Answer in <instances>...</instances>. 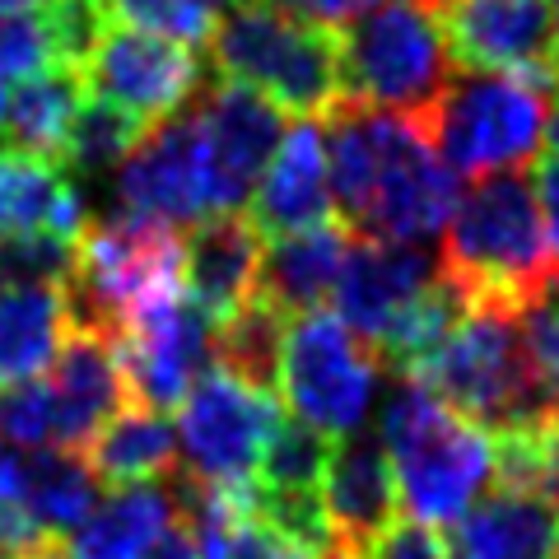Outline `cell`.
I'll return each instance as SVG.
<instances>
[{
  "mask_svg": "<svg viewBox=\"0 0 559 559\" xmlns=\"http://www.w3.org/2000/svg\"><path fill=\"white\" fill-rule=\"evenodd\" d=\"M326 173L341 224L355 238L411 242L448 229L457 210V178L439 164L411 117L341 98L326 117Z\"/></svg>",
  "mask_w": 559,
  "mask_h": 559,
  "instance_id": "obj_1",
  "label": "cell"
},
{
  "mask_svg": "<svg viewBox=\"0 0 559 559\" xmlns=\"http://www.w3.org/2000/svg\"><path fill=\"white\" fill-rule=\"evenodd\" d=\"M439 275L462 294L466 308L522 312L550 294L559 285V257L550 248L536 182L522 173L471 182L443 229Z\"/></svg>",
  "mask_w": 559,
  "mask_h": 559,
  "instance_id": "obj_2",
  "label": "cell"
},
{
  "mask_svg": "<svg viewBox=\"0 0 559 559\" xmlns=\"http://www.w3.org/2000/svg\"><path fill=\"white\" fill-rule=\"evenodd\" d=\"M406 382H419L452 415H462L466 425L495 433V439L559 419L555 401L546 396L527 359L518 312L466 308V318Z\"/></svg>",
  "mask_w": 559,
  "mask_h": 559,
  "instance_id": "obj_3",
  "label": "cell"
},
{
  "mask_svg": "<svg viewBox=\"0 0 559 559\" xmlns=\"http://www.w3.org/2000/svg\"><path fill=\"white\" fill-rule=\"evenodd\" d=\"M382 448L401 509L419 527H457L495 476V439L406 378L382 406Z\"/></svg>",
  "mask_w": 559,
  "mask_h": 559,
  "instance_id": "obj_4",
  "label": "cell"
},
{
  "mask_svg": "<svg viewBox=\"0 0 559 559\" xmlns=\"http://www.w3.org/2000/svg\"><path fill=\"white\" fill-rule=\"evenodd\" d=\"M219 80L261 94L289 117H326L341 94V38L331 28L275 10L271 0H238L210 28Z\"/></svg>",
  "mask_w": 559,
  "mask_h": 559,
  "instance_id": "obj_5",
  "label": "cell"
},
{
  "mask_svg": "<svg viewBox=\"0 0 559 559\" xmlns=\"http://www.w3.org/2000/svg\"><path fill=\"white\" fill-rule=\"evenodd\" d=\"M182 294V238L168 224L112 215L84 229L75 280L66 285L70 326L121 336L140 312Z\"/></svg>",
  "mask_w": 559,
  "mask_h": 559,
  "instance_id": "obj_6",
  "label": "cell"
},
{
  "mask_svg": "<svg viewBox=\"0 0 559 559\" xmlns=\"http://www.w3.org/2000/svg\"><path fill=\"white\" fill-rule=\"evenodd\" d=\"M341 94L419 121L457 75L439 24L419 0H382L341 33Z\"/></svg>",
  "mask_w": 559,
  "mask_h": 559,
  "instance_id": "obj_7",
  "label": "cell"
},
{
  "mask_svg": "<svg viewBox=\"0 0 559 559\" xmlns=\"http://www.w3.org/2000/svg\"><path fill=\"white\" fill-rule=\"evenodd\" d=\"M415 131L452 178H495L536 159L546 135V94L513 75H452Z\"/></svg>",
  "mask_w": 559,
  "mask_h": 559,
  "instance_id": "obj_8",
  "label": "cell"
},
{
  "mask_svg": "<svg viewBox=\"0 0 559 559\" xmlns=\"http://www.w3.org/2000/svg\"><path fill=\"white\" fill-rule=\"evenodd\" d=\"M280 419L285 415L275 406V392H257L234 373L210 369L178 411V471L224 495H252Z\"/></svg>",
  "mask_w": 559,
  "mask_h": 559,
  "instance_id": "obj_9",
  "label": "cell"
},
{
  "mask_svg": "<svg viewBox=\"0 0 559 559\" xmlns=\"http://www.w3.org/2000/svg\"><path fill=\"white\" fill-rule=\"evenodd\" d=\"M378 359L345 331L336 312H308L285 326L280 341V382L294 419L322 439H345L359 429L373 396Z\"/></svg>",
  "mask_w": 559,
  "mask_h": 559,
  "instance_id": "obj_10",
  "label": "cell"
},
{
  "mask_svg": "<svg viewBox=\"0 0 559 559\" xmlns=\"http://www.w3.org/2000/svg\"><path fill=\"white\" fill-rule=\"evenodd\" d=\"M457 70L559 90V14L550 0H425Z\"/></svg>",
  "mask_w": 559,
  "mask_h": 559,
  "instance_id": "obj_11",
  "label": "cell"
},
{
  "mask_svg": "<svg viewBox=\"0 0 559 559\" xmlns=\"http://www.w3.org/2000/svg\"><path fill=\"white\" fill-rule=\"evenodd\" d=\"M117 364L127 378V401L140 411L164 415L168 406H182L187 392L210 373L215 364V326L210 318L187 304L182 294L140 318L117 336Z\"/></svg>",
  "mask_w": 559,
  "mask_h": 559,
  "instance_id": "obj_12",
  "label": "cell"
},
{
  "mask_svg": "<svg viewBox=\"0 0 559 559\" xmlns=\"http://www.w3.org/2000/svg\"><path fill=\"white\" fill-rule=\"evenodd\" d=\"M94 98H108L112 108L131 112L140 127H159L191 108L201 90V61L197 51L154 33H140L127 24H112L84 66Z\"/></svg>",
  "mask_w": 559,
  "mask_h": 559,
  "instance_id": "obj_13",
  "label": "cell"
},
{
  "mask_svg": "<svg viewBox=\"0 0 559 559\" xmlns=\"http://www.w3.org/2000/svg\"><path fill=\"white\" fill-rule=\"evenodd\" d=\"M205 145V173H210V210H238L266 178V164L275 159L285 140V112L242 84L215 80L191 103Z\"/></svg>",
  "mask_w": 559,
  "mask_h": 559,
  "instance_id": "obj_14",
  "label": "cell"
},
{
  "mask_svg": "<svg viewBox=\"0 0 559 559\" xmlns=\"http://www.w3.org/2000/svg\"><path fill=\"white\" fill-rule=\"evenodd\" d=\"M117 201H121V215L154 219V224H168V229L215 215L210 210V173H205L197 112L182 108L178 117L159 121L140 140L135 154L121 164Z\"/></svg>",
  "mask_w": 559,
  "mask_h": 559,
  "instance_id": "obj_15",
  "label": "cell"
},
{
  "mask_svg": "<svg viewBox=\"0 0 559 559\" xmlns=\"http://www.w3.org/2000/svg\"><path fill=\"white\" fill-rule=\"evenodd\" d=\"M396 509H401L396 476L382 439L355 429L341 443H331L326 480H322V513L331 546L345 559H359L396 527Z\"/></svg>",
  "mask_w": 559,
  "mask_h": 559,
  "instance_id": "obj_16",
  "label": "cell"
},
{
  "mask_svg": "<svg viewBox=\"0 0 559 559\" xmlns=\"http://www.w3.org/2000/svg\"><path fill=\"white\" fill-rule=\"evenodd\" d=\"M433 275H439V266H433L419 248H411V242L355 238L349 242L345 266H341L336 289H331L336 318L345 322L349 336L373 355V345L388 336L401 312L433 285Z\"/></svg>",
  "mask_w": 559,
  "mask_h": 559,
  "instance_id": "obj_17",
  "label": "cell"
},
{
  "mask_svg": "<svg viewBox=\"0 0 559 559\" xmlns=\"http://www.w3.org/2000/svg\"><path fill=\"white\" fill-rule=\"evenodd\" d=\"M266 234L252 224V215L219 210L187 229L182 238V294L197 304L210 326L234 322L242 308L257 299L261 257H266Z\"/></svg>",
  "mask_w": 559,
  "mask_h": 559,
  "instance_id": "obj_18",
  "label": "cell"
},
{
  "mask_svg": "<svg viewBox=\"0 0 559 559\" xmlns=\"http://www.w3.org/2000/svg\"><path fill=\"white\" fill-rule=\"evenodd\" d=\"M51 411L57 448L84 452L112 415L127 411V378L117 364V341L94 326H70L51 359Z\"/></svg>",
  "mask_w": 559,
  "mask_h": 559,
  "instance_id": "obj_19",
  "label": "cell"
},
{
  "mask_svg": "<svg viewBox=\"0 0 559 559\" xmlns=\"http://www.w3.org/2000/svg\"><path fill=\"white\" fill-rule=\"evenodd\" d=\"M326 219H336L326 145H322L318 121H299L294 131H285L266 178L252 191V224L271 238H285Z\"/></svg>",
  "mask_w": 559,
  "mask_h": 559,
  "instance_id": "obj_20",
  "label": "cell"
},
{
  "mask_svg": "<svg viewBox=\"0 0 559 559\" xmlns=\"http://www.w3.org/2000/svg\"><path fill=\"white\" fill-rule=\"evenodd\" d=\"M349 242H355V234L341 224V215L326 224H312V229H299V234L271 238L266 257H261L257 304H266L285 322L322 312V299L341 280Z\"/></svg>",
  "mask_w": 559,
  "mask_h": 559,
  "instance_id": "obj_21",
  "label": "cell"
},
{
  "mask_svg": "<svg viewBox=\"0 0 559 559\" xmlns=\"http://www.w3.org/2000/svg\"><path fill=\"white\" fill-rule=\"evenodd\" d=\"M84 229H90L84 201L66 182L61 164L28 154L0 135V238L57 234L66 242H80Z\"/></svg>",
  "mask_w": 559,
  "mask_h": 559,
  "instance_id": "obj_22",
  "label": "cell"
},
{
  "mask_svg": "<svg viewBox=\"0 0 559 559\" xmlns=\"http://www.w3.org/2000/svg\"><path fill=\"white\" fill-rule=\"evenodd\" d=\"M448 559H559V509L522 489H495L443 540Z\"/></svg>",
  "mask_w": 559,
  "mask_h": 559,
  "instance_id": "obj_23",
  "label": "cell"
},
{
  "mask_svg": "<svg viewBox=\"0 0 559 559\" xmlns=\"http://www.w3.org/2000/svg\"><path fill=\"white\" fill-rule=\"evenodd\" d=\"M0 485L10 499L38 522L43 532H75L94 513L98 480L80 452L66 448H5L0 443Z\"/></svg>",
  "mask_w": 559,
  "mask_h": 559,
  "instance_id": "obj_24",
  "label": "cell"
},
{
  "mask_svg": "<svg viewBox=\"0 0 559 559\" xmlns=\"http://www.w3.org/2000/svg\"><path fill=\"white\" fill-rule=\"evenodd\" d=\"M168 527H178L173 489L135 485L98 503L70 536V559H145Z\"/></svg>",
  "mask_w": 559,
  "mask_h": 559,
  "instance_id": "obj_25",
  "label": "cell"
},
{
  "mask_svg": "<svg viewBox=\"0 0 559 559\" xmlns=\"http://www.w3.org/2000/svg\"><path fill=\"white\" fill-rule=\"evenodd\" d=\"M84 466L94 471V480L112 489L154 485L164 476H178V433L168 429L164 415L131 406L94 433V443L84 448Z\"/></svg>",
  "mask_w": 559,
  "mask_h": 559,
  "instance_id": "obj_26",
  "label": "cell"
},
{
  "mask_svg": "<svg viewBox=\"0 0 559 559\" xmlns=\"http://www.w3.org/2000/svg\"><path fill=\"white\" fill-rule=\"evenodd\" d=\"M70 331L66 289H0V388L33 382Z\"/></svg>",
  "mask_w": 559,
  "mask_h": 559,
  "instance_id": "obj_27",
  "label": "cell"
},
{
  "mask_svg": "<svg viewBox=\"0 0 559 559\" xmlns=\"http://www.w3.org/2000/svg\"><path fill=\"white\" fill-rule=\"evenodd\" d=\"M90 98V80L75 66H57L51 61L38 75L20 80V90L10 94L5 108V140L20 145L28 154H43V159L61 164V145L75 112Z\"/></svg>",
  "mask_w": 559,
  "mask_h": 559,
  "instance_id": "obj_28",
  "label": "cell"
},
{
  "mask_svg": "<svg viewBox=\"0 0 559 559\" xmlns=\"http://www.w3.org/2000/svg\"><path fill=\"white\" fill-rule=\"evenodd\" d=\"M150 135V127H140L131 112L112 108L108 98H84V108L75 112L61 145V164L75 168L80 178H94V173H108L117 164H127L135 145Z\"/></svg>",
  "mask_w": 559,
  "mask_h": 559,
  "instance_id": "obj_29",
  "label": "cell"
},
{
  "mask_svg": "<svg viewBox=\"0 0 559 559\" xmlns=\"http://www.w3.org/2000/svg\"><path fill=\"white\" fill-rule=\"evenodd\" d=\"M495 476H499V489H522V495H536L550 509H559V419L536 429L499 433Z\"/></svg>",
  "mask_w": 559,
  "mask_h": 559,
  "instance_id": "obj_30",
  "label": "cell"
},
{
  "mask_svg": "<svg viewBox=\"0 0 559 559\" xmlns=\"http://www.w3.org/2000/svg\"><path fill=\"white\" fill-rule=\"evenodd\" d=\"M80 242L57 234L0 238V289H66L75 280Z\"/></svg>",
  "mask_w": 559,
  "mask_h": 559,
  "instance_id": "obj_31",
  "label": "cell"
},
{
  "mask_svg": "<svg viewBox=\"0 0 559 559\" xmlns=\"http://www.w3.org/2000/svg\"><path fill=\"white\" fill-rule=\"evenodd\" d=\"M108 14L112 24L127 20L140 33H154V38H168L182 47L210 43V28H215L205 0H108Z\"/></svg>",
  "mask_w": 559,
  "mask_h": 559,
  "instance_id": "obj_32",
  "label": "cell"
},
{
  "mask_svg": "<svg viewBox=\"0 0 559 559\" xmlns=\"http://www.w3.org/2000/svg\"><path fill=\"white\" fill-rule=\"evenodd\" d=\"M0 443L5 448H57V411H51L47 382H20V388H0Z\"/></svg>",
  "mask_w": 559,
  "mask_h": 559,
  "instance_id": "obj_33",
  "label": "cell"
},
{
  "mask_svg": "<svg viewBox=\"0 0 559 559\" xmlns=\"http://www.w3.org/2000/svg\"><path fill=\"white\" fill-rule=\"evenodd\" d=\"M51 66V38L43 14H14L0 20V75L5 80H28Z\"/></svg>",
  "mask_w": 559,
  "mask_h": 559,
  "instance_id": "obj_34",
  "label": "cell"
},
{
  "mask_svg": "<svg viewBox=\"0 0 559 559\" xmlns=\"http://www.w3.org/2000/svg\"><path fill=\"white\" fill-rule=\"evenodd\" d=\"M359 559H448L443 536L419 522H396V527L378 540L373 550H364Z\"/></svg>",
  "mask_w": 559,
  "mask_h": 559,
  "instance_id": "obj_35",
  "label": "cell"
},
{
  "mask_svg": "<svg viewBox=\"0 0 559 559\" xmlns=\"http://www.w3.org/2000/svg\"><path fill=\"white\" fill-rule=\"evenodd\" d=\"M271 5L294 14V20H308L318 28L341 33L345 24H355L359 14H369L373 5H382V0H271Z\"/></svg>",
  "mask_w": 559,
  "mask_h": 559,
  "instance_id": "obj_36",
  "label": "cell"
},
{
  "mask_svg": "<svg viewBox=\"0 0 559 559\" xmlns=\"http://www.w3.org/2000/svg\"><path fill=\"white\" fill-rule=\"evenodd\" d=\"M234 559H312L308 550H299V546H289L285 536H275L271 527H261L257 518H248L238 527V550H234Z\"/></svg>",
  "mask_w": 559,
  "mask_h": 559,
  "instance_id": "obj_37",
  "label": "cell"
},
{
  "mask_svg": "<svg viewBox=\"0 0 559 559\" xmlns=\"http://www.w3.org/2000/svg\"><path fill=\"white\" fill-rule=\"evenodd\" d=\"M536 201H540V215H546L550 248L559 257V164H550V159H540V168H536Z\"/></svg>",
  "mask_w": 559,
  "mask_h": 559,
  "instance_id": "obj_38",
  "label": "cell"
},
{
  "mask_svg": "<svg viewBox=\"0 0 559 559\" xmlns=\"http://www.w3.org/2000/svg\"><path fill=\"white\" fill-rule=\"evenodd\" d=\"M145 559H197V546H191L182 518H178V527H168L159 540H154V546L145 550Z\"/></svg>",
  "mask_w": 559,
  "mask_h": 559,
  "instance_id": "obj_39",
  "label": "cell"
},
{
  "mask_svg": "<svg viewBox=\"0 0 559 559\" xmlns=\"http://www.w3.org/2000/svg\"><path fill=\"white\" fill-rule=\"evenodd\" d=\"M550 98H555V103H550V112H546V145H550L546 159L559 164V90H555Z\"/></svg>",
  "mask_w": 559,
  "mask_h": 559,
  "instance_id": "obj_40",
  "label": "cell"
},
{
  "mask_svg": "<svg viewBox=\"0 0 559 559\" xmlns=\"http://www.w3.org/2000/svg\"><path fill=\"white\" fill-rule=\"evenodd\" d=\"M47 0H0V20H14V14H43Z\"/></svg>",
  "mask_w": 559,
  "mask_h": 559,
  "instance_id": "obj_41",
  "label": "cell"
},
{
  "mask_svg": "<svg viewBox=\"0 0 559 559\" xmlns=\"http://www.w3.org/2000/svg\"><path fill=\"white\" fill-rule=\"evenodd\" d=\"M20 559H70V550L66 546H57V540H43V546H33L28 555H20Z\"/></svg>",
  "mask_w": 559,
  "mask_h": 559,
  "instance_id": "obj_42",
  "label": "cell"
},
{
  "mask_svg": "<svg viewBox=\"0 0 559 559\" xmlns=\"http://www.w3.org/2000/svg\"><path fill=\"white\" fill-rule=\"evenodd\" d=\"M5 108H10V90H5V75H0V121H5Z\"/></svg>",
  "mask_w": 559,
  "mask_h": 559,
  "instance_id": "obj_43",
  "label": "cell"
},
{
  "mask_svg": "<svg viewBox=\"0 0 559 559\" xmlns=\"http://www.w3.org/2000/svg\"><path fill=\"white\" fill-rule=\"evenodd\" d=\"M205 5H238V0H205Z\"/></svg>",
  "mask_w": 559,
  "mask_h": 559,
  "instance_id": "obj_44",
  "label": "cell"
},
{
  "mask_svg": "<svg viewBox=\"0 0 559 559\" xmlns=\"http://www.w3.org/2000/svg\"><path fill=\"white\" fill-rule=\"evenodd\" d=\"M550 5H555V14H559V0H550Z\"/></svg>",
  "mask_w": 559,
  "mask_h": 559,
  "instance_id": "obj_45",
  "label": "cell"
}]
</instances>
